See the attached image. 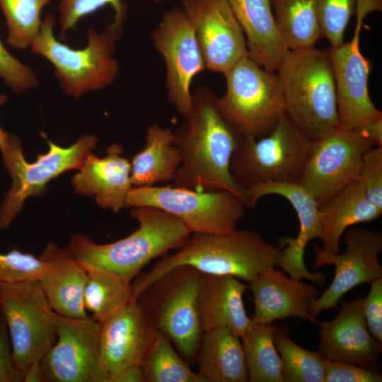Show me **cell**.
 <instances>
[{"label":"cell","instance_id":"6da1fadb","mask_svg":"<svg viewBox=\"0 0 382 382\" xmlns=\"http://www.w3.org/2000/svg\"><path fill=\"white\" fill-rule=\"evenodd\" d=\"M216 98L209 87L192 92L190 109L173 132L182 161L171 185L196 191L228 190L249 208L248 191L235 182L230 171L240 136L221 115Z\"/></svg>","mask_w":382,"mask_h":382},{"label":"cell","instance_id":"7a4b0ae2","mask_svg":"<svg viewBox=\"0 0 382 382\" xmlns=\"http://www.w3.org/2000/svg\"><path fill=\"white\" fill-rule=\"evenodd\" d=\"M171 255H164L132 283L133 299L175 267L189 265L203 274L231 275L250 283L257 274L279 265L282 250L260 233L235 228L224 234L193 233Z\"/></svg>","mask_w":382,"mask_h":382},{"label":"cell","instance_id":"3957f363","mask_svg":"<svg viewBox=\"0 0 382 382\" xmlns=\"http://www.w3.org/2000/svg\"><path fill=\"white\" fill-rule=\"evenodd\" d=\"M130 212L139 227L115 242L98 244L88 236L75 233L67 250L86 272L96 271L131 283L154 258L179 248L191 233L178 218L151 207Z\"/></svg>","mask_w":382,"mask_h":382},{"label":"cell","instance_id":"277c9868","mask_svg":"<svg viewBox=\"0 0 382 382\" xmlns=\"http://www.w3.org/2000/svg\"><path fill=\"white\" fill-rule=\"evenodd\" d=\"M285 115L308 139L339 125L335 80L328 50L289 51L277 70Z\"/></svg>","mask_w":382,"mask_h":382},{"label":"cell","instance_id":"5b68a950","mask_svg":"<svg viewBox=\"0 0 382 382\" xmlns=\"http://www.w3.org/2000/svg\"><path fill=\"white\" fill-rule=\"evenodd\" d=\"M54 25V16L47 15L30 50L54 66V74L66 94L79 99L86 92L105 88L115 81L120 66L114 53L122 26L111 23L102 33L90 28L86 46L74 49L55 37Z\"/></svg>","mask_w":382,"mask_h":382},{"label":"cell","instance_id":"8992f818","mask_svg":"<svg viewBox=\"0 0 382 382\" xmlns=\"http://www.w3.org/2000/svg\"><path fill=\"white\" fill-rule=\"evenodd\" d=\"M204 274L182 265L154 282L137 301L158 331L166 335L181 355L195 361L204 330L199 313V294Z\"/></svg>","mask_w":382,"mask_h":382},{"label":"cell","instance_id":"52a82bcc","mask_svg":"<svg viewBox=\"0 0 382 382\" xmlns=\"http://www.w3.org/2000/svg\"><path fill=\"white\" fill-rule=\"evenodd\" d=\"M226 89L216 103L223 117L240 137L268 134L285 115L277 74L244 57L223 74Z\"/></svg>","mask_w":382,"mask_h":382},{"label":"cell","instance_id":"ba28073f","mask_svg":"<svg viewBox=\"0 0 382 382\" xmlns=\"http://www.w3.org/2000/svg\"><path fill=\"white\" fill-rule=\"evenodd\" d=\"M312 140L284 115L267 135L240 137L230 163L235 182L243 189L265 183L298 182Z\"/></svg>","mask_w":382,"mask_h":382},{"label":"cell","instance_id":"9c48e42d","mask_svg":"<svg viewBox=\"0 0 382 382\" xmlns=\"http://www.w3.org/2000/svg\"><path fill=\"white\" fill-rule=\"evenodd\" d=\"M0 311L8 330L13 359L23 372L40 362L57 337L58 313L38 279L0 283Z\"/></svg>","mask_w":382,"mask_h":382},{"label":"cell","instance_id":"30bf717a","mask_svg":"<svg viewBox=\"0 0 382 382\" xmlns=\"http://www.w3.org/2000/svg\"><path fill=\"white\" fill-rule=\"evenodd\" d=\"M151 207L180 219L191 233L224 234L237 228L244 202L224 190L196 191L168 186L132 187L125 207Z\"/></svg>","mask_w":382,"mask_h":382},{"label":"cell","instance_id":"8fae6325","mask_svg":"<svg viewBox=\"0 0 382 382\" xmlns=\"http://www.w3.org/2000/svg\"><path fill=\"white\" fill-rule=\"evenodd\" d=\"M49 149L39 154L35 162H28L20 140L9 137L0 148L3 162L12 179V185L0 207V231L9 226L25 201L41 195L47 183L62 173L79 169L86 158L96 147L98 139L92 134L81 136L74 144L63 148L47 141Z\"/></svg>","mask_w":382,"mask_h":382},{"label":"cell","instance_id":"7c38bea8","mask_svg":"<svg viewBox=\"0 0 382 382\" xmlns=\"http://www.w3.org/2000/svg\"><path fill=\"white\" fill-rule=\"evenodd\" d=\"M357 23L351 40L328 50L332 66L337 91L339 125L351 130H360L382 118L369 93L370 62L360 50L359 39L366 16L381 9V0H358Z\"/></svg>","mask_w":382,"mask_h":382},{"label":"cell","instance_id":"4fadbf2b","mask_svg":"<svg viewBox=\"0 0 382 382\" xmlns=\"http://www.w3.org/2000/svg\"><path fill=\"white\" fill-rule=\"evenodd\" d=\"M374 146L359 130L340 126L312 140L298 183L320 207L360 175L364 154Z\"/></svg>","mask_w":382,"mask_h":382},{"label":"cell","instance_id":"5bb4252c","mask_svg":"<svg viewBox=\"0 0 382 382\" xmlns=\"http://www.w3.org/2000/svg\"><path fill=\"white\" fill-rule=\"evenodd\" d=\"M151 37L166 64L168 100L185 117L191 107L193 79L207 69L192 25L183 8L174 6L163 13Z\"/></svg>","mask_w":382,"mask_h":382},{"label":"cell","instance_id":"9a60e30c","mask_svg":"<svg viewBox=\"0 0 382 382\" xmlns=\"http://www.w3.org/2000/svg\"><path fill=\"white\" fill-rule=\"evenodd\" d=\"M345 251L340 254L325 252L314 245L313 270L328 265L335 267L330 286L311 305L310 314L336 308L342 296L355 286L382 277L379 255L382 252V233L364 227L348 228L344 233Z\"/></svg>","mask_w":382,"mask_h":382},{"label":"cell","instance_id":"2e32d148","mask_svg":"<svg viewBox=\"0 0 382 382\" xmlns=\"http://www.w3.org/2000/svg\"><path fill=\"white\" fill-rule=\"evenodd\" d=\"M99 323L58 314L56 342L40 364L45 381L109 382L100 361Z\"/></svg>","mask_w":382,"mask_h":382},{"label":"cell","instance_id":"e0dca14e","mask_svg":"<svg viewBox=\"0 0 382 382\" xmlns=\"http://www.w3.org/2000/svg\"><path fill=\"white\" fill-rule=\"evenodd\" d=\"M194 28L206 68L224 74L248 56L243 30L225 0H180Z\"/></svg>","mask_w":382,"mask_h":382},{"label":"cell","instance_id":"ac0fdd59","mask_svg":"<svg viewBox=\"0 0 382 382\" xmlns=\"http://www.w3.org/2000/svg\"><path fill=\"white\" fill-rule=\"evenodd\" d=\"M338 314L332 320L316 321L319 325L318 352L332 361L379 371L381 343L369 332L364 316L363 298L341 299Z\"/></svg>","mask_w":382,"mask_h":382},{"label":"cell","instance_id":"d6986e66","mask_svg":"<svg viewBox=\"0 0 382 382\" xmlns=\"http://www.w3.org/2000/svg\"><path fill=\"white\" fill-rule=\"evenodd\" d=\"M100 361L110 378L140 365L158 330L137 300L99 323Z\"/></svg>","mask_w":382,"mask_h":382},{"label":"cell","instance_id":"ffe728a7","mask_svg":"<svg viewBox=\"0 0 382 382\" xmlns=\"http://www.w3.org/2000/svg\"><path fill=\"white\" fill-rule=\"evenodd\" d=\"M249 208H253L257 201L267 195H277L286 198L292 205L299 218V231L297 236L284 237L279 266L291 277L310 279L312 273L304 262V251L308 243L322 236V225L319 207L313 195L296 182L265 183L248 190Z\"/></svg>","mask_w":382,"mask_h":382},{"label":"cell","instance_id":"44dd1931","mask_svg":"<svg viewBox=\"0 0 382 382\" xmlns=\"http://www.w3.org/2000/svg\"><path fill=\"white\" fill-rule=\"evenodd\" d=\"M248 284L255 305L253 323H272L289 317L316 323L309 312L311 303L318 297L313 285L288 277L274 267L262 272Z\"/></svg>","mask_w":382,"mask_h":382},{"label":"cell","instance_id":"7402d4cb","mask_svg":"<svg viewBox=\"0 0 382 382\" xmlns=\"http://www.w3.org/2000/svg\"><path fill=\"white\" fill-rule=\"evenodd\" d=\"M122 153L119 144L110 145L103 158L91 153L72 178L75 192L93 197L98 206L114 212L125 207L127 194L133 186L131 164Z\"/></svg>","mask_w":382,"mask_h":382},{"label":"cell","instance_id":"603a6c76","mask_svg":"<svg viewBox=\"0 0 382 382\" xmlns=\"http://www.w3.org/2000/svg\"><path fill=\"white\" fill-rule=\"evenodd\" d=\"M40 257L45 267L38 281L54 311L67 317L86 316L83 291L88 272L67 249L54 243L47 244Z\"/></svg>","mask_w":382,"mask_h":382},{"label":"cell","instance_id":"cb8c5ba5","mask_svg":"<svg viewBox=\"0 0 382 382\" xmlns=\"http://www.w3.org/2000/svg\"><path fill=\"white\" fill-rule=\"evenodd\" d=\"M248 288L231 275L204 274L198 301L204 332L225 327L241 338L253 324L243 299Z\"/></svg>","mask_w":382,"mask_h":382},{"label":"cell","instance_id":"d4e9b609","mask_svg":"<svg viewBox=\"0 0 382 382\" xmlns=\"http://www.w3.org/2000/svg\"><path fill=\"white\" fill-rule=\"evenodd\" d=\"M244 34L248 56L264 69L277 71L289 50L272 11L270 0H225Z\"/></svg>","mask_w":382,"mask_h":382},{"label":"cell","instance_id":"484cf974","mask_svg":"<svg viewBox=\"0 0 382 382\" xmlns=\"http://www.w3.org/2000/svg\"><path fill=\"white\" fill-rule=\"evenodd\" d=\"M321 225V249L337 254L340 239L350 226L372 221L382 214V209L367 198L360 175L319 207Z\"/></svg>","mask_w":382,"mask_h":382},{"label":"cell","instance_id":"4316f807","mask_svg":"<svg viewBox=\"0 0 382 382\" xmlns=\"http://www.w3.org/2000/svg\"><path fill=\"white\" fill-rule=\"evenodd\" d=\"M195 361L204 382L248 381L240 337L225 327L204 332Z\"/></svg>","mask_w":382,"mask_h":382},{"label":"cell","instance_id":"83f0119b","mask_svg":"<svg viewBox=\"0 0 382 382\" xmlns=\"http://www.w3.org/2000/svg\"><path fill=\"white\" fill-rule=\"evenodd\" d=\"M145 138L144 147L130 162L132 186H152L173 180L182 161L173 143V132L153 123L146 128Z\"/></svg>","mask_w":382,"mask_h":382},{"label":"cell","instance_id":"f1b7e54d","mask_svg":"<svg viewBox=\"0 0 382 382\" xmlns=\"http://www.w3.org/2000/svg\"><path fill=\"white\" fill-rule=\"evenodd\" d=\"M279 35L289 51L315 47L323 37L316 0H270Z\"/></svg>","mask_w":382,"mask_h":382},{"label":"cell","instance_id":"f546056e","mask_svg":"<svg viewBox=\"0 0 382 382\" xmlns=\"http://www.w3.org/2000/svg\"><path fill=\"white\" fill-rule=\"evenodd\" d=\"M274 329L272 323L253 322L240 338L250 382H284L282 362L274 342Z\"/></svg>","mask_w":382,"mask_h":382},{"label":"cell","instance_id":"4dcf8cb0","mask_svg":"<svg viewBox=\"0 0 382 382\" xmlns=\"http://www.w3.org/2000/svg\"><path fill=\"white\" fill-rule=\"evenodd\" d=\"M83 291V303L100 323L133 301L132 283L107 273L90 271Z\"/></svg>","mask_w":382,"mask_h":382},{"label":"cell","instance_id":"1f68e13d","mask_svg":"<svg viewBox=\"0 0 382 382\" xmlns=\"http://www.w3.org/2000/svg\"><path fill=\"white\" fill-rule=\"evenodd\" d=\"M274 342L280 354L284 382L324 381L325 359L318 351H308L295 343L286 325L275 326Z\"/></svg>","mask_w":382,"mask_h":382},{"label":"cell","instance_id":"d6a6232c","mask_svg":"<svg viewBox=\"0 0 382 382\" xmlns=\"http://www.w3.org/2000/svg\"><path fill=\"white\" fill-rule=\"evenodd\" d=\"M140 366L146 382H204L175 350L173 343L158 331Z\"/></svg>","mask_w":382,"mask_h":382},{"label":"cell","instance_id":"836d02e7","mask_svg":"<svg viewBox=\"0 0 382 382\" xmlns=\"http://www.w3.org/2000/svg\"><path fill=\"white\" fill-rule=\"evenodd\" d=\"M52 0H0L8 28L6 41L13 47H30L40 33V14Z\"/></svg>","mask_w":382,"mask_h":382},{"label":"cell","instance_id":"e575fe53","mask_svg":"<svg viewBox=\"0 0 382 382\" xmlns=\"http://www.w3.org/2000/svg\"><path fill=\"white\" fill-rule=\"evenodd\" d=\"M323 37L329 40L331 48L342 45L344 35L356 8L358 0H316Z\"/></svg>","mask_w":382,"mask_h":382},{"label":"cell","instance_id":"d590c367","mask_svg":"<svg viewBox=\"0 0 382 382\" xmlns=\"http://www.w3.org/2000/svg\"><path fill=\"white\" fill-rule=\"evenodd\" d=\"M105 5H111L115 10L114 21L117 26H122L127 8L122 0H62L58 6L62 38L65 33L75 28L79 20L90 15Z\"/></svg>","mask_w":382,"mask_h":382},{"label":"cell","instance_id":"8d00e7d4","mask_svg":"<svg viewBox=\"0 0 382 382\" xmlns=\"http://www.w3.org/2000/svg\"><path fill=\"white\" fill-rule=\"evenodd\" d=\"M45 267L43 260L30 253L16 249L0 253V283L39 279Z\"/></svg>","mask_w":382,"mask_h":382},{"label":"cell","instance_id":"74e56055","mask_svg":"<svg viewBox=\"0 0 382 382\" xmlns=\"http://www.w3.org/2000/svg\"><path fill=\"white\" fill-rule=\"evenodd\" d=\"M0 78L15 93L35 88L38 79L34 71L12 56L0 40Z\"/></svg>","mask_w":382,"mask_h":382},{"label":"cell","instance_id":"f35d334b","mask_svg":"<svg viewBox=\"0 0 382 382\" xmlns=\"http://www.w3.org/2000/svg\"><path fill=\"white\" fill-rule=\"evenodd\" d=\"M360 177L368 199L382 209V146H372L364 154Z\"/></svg>","mask_w":382,"mask_h":382},{"label":"cell","instance_id":"ab89813d","mask_svg":"<svg viewBox=\"0 0 382 382\" xmlns=\"http://www.w3.org/2000/svg\"><path fill=\"white\" fill-rule=\"evenodd\" d=\"M323 382H381L379 371L362 368L349 364L325 361Z\"/></svg>","mask_w":382,"mask_h":382},{"label":"cell","instance_id":"60d3db41","mask_svg":"<svg viewBox=\"0 0 382 382\" xmlns=\"http://www.w3.org/2000/svg\"><path fill=\"white\" fill-rule=\"evenodd\" d=\"M369 294L363 298V312L371 335L382 342V277L371 283Z\"/></svg>","mask_w":382,"mask_h":382},{"label":"cell","instance_id":"b9f144b4","mask_svg":"<svg viewBox=\"0 0 382 382\" xmlns=\"http://www.w3.org/2000/svg\"><path fill=\"white\" fill-rule=\"evenodd\" d=\"M24 374L13 357L11 342L4 317L0 316V382L23 381Z\"/></svg>","mask_w":382,"mask_h":382},{"label":"cell","instance_id":"7bdbcfd3","mask_svg":"<svg viewBox=\"0 0 382 382\" xmlns=\"http://www.w3.org/2000/svg\"><path fill=\"white\" fill-rule=\"evenodd\" d=\"M109 382H146L140 365L129 366L112 376Z\"/></svg>","mask_w":382,"mask_h":382},{"label":"cell","instance_id":"ee69618b","mask_svg":"<svg viewBox=\"0 0 382 382\" xmlns=\"http://www.w3.org/2000/svg\"><path fill=\"white\" fill-rule=\"evenodd\" d=\"M375 146H382V118L378 119L359 130Z\"/></svg>","mask_w":382,"mask_h":382},{"label":"cell","instance_id":"f6af8a7d","mask_svg":"<svg viewBox=\"0 0 382 382\" xmlns=\"http://www.w3.org/2000/svg\"><path fill=\"white\" fill-rule=\"evenodd\" d=\"M40 362L33 364L25 370V371L24 372L23 381H45Z\"/></svg>","mask_w":382,"mask_h":382},{"label":"cell","instance_id":"bcb514c9","mask_svg":"<svg viewBox=\"0 0 382 382\" xmlns=\"http://www.w3.org/2000/svg\"><path fill=\"white\" fill-rule=\"evenodd\" d=\"M7 96L0 94V107L7 101ZM10 135L0 127V148L7 141Z\"/></svg>","mask_w":382,"mask_h":382},{"label":"cell","instance_id":"7dc6e473","mask_svg":"<svg viewBox=\"0 0 382 382\" xmlns=\"http://www.w3.org/2000/svg\"><path fill=\"white\" fill-rule=\"evenodd\" d=\"M154 1H155L156 3H159L161 0H153Z\"/></svg>","mask_w":382,"mask_h":382}]
</instances>
